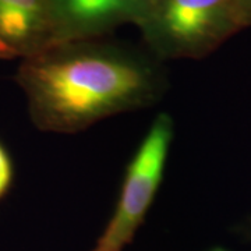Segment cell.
<instances>
[{
    "label": "cell",
    "instance_id": "cell-1",
    "mask_svg": "<svg viewBox=\"0 0 251 251\" xmlns=\"http://www.w3.org/2000/svg\"><path fill=\"white\" fill-rule=\"evenodd\" d=\"M16 82L36 128L60 134L152 106L168 85L150 52L105 38L48 46L20 62Z\"/></svg>",
    "mask_w": 251,
    "mask_h": 251
},
{
    "label": "cell",
    "instance_id": "cell-2",
    "mask_svg": "<svg viewBox=\"0 0 251 251\" xmlns=\"http://www.w3.org/2000/svg\"><path fill=\"white\" fill-rule=\"evenodd\" d=\"M135 27L159 62L205 57L243 29L237 0H148Z\"/></svg>",
    "mask_w": 251,
    "mask_h": 251
},
{
    "label": "cell",
    "instance_id": "cell-3",
    "mask_svg": "<svg viewBox=\"0 0 251 251\" xmlns=\"http://www.w3.org/2000/svg\"><path fill=\"white\" fill-rule=\"evenodd\" d=\"M172 140L173 120L162 113L128 163L113 215L91 251H125L133 242L161 186Z\"/></svg>",
    "mask_w": 251,
    "mask_h": 251
},
{
    "label": "cell",
    "instance_id": "cell-4",
    "mask_svg": "<svg viewBox=\"0 0 251 251\" xmlns=\"http://www.w3.org/2000/svg\"><path fill=\"white\" fill-rule=\"evenodd\" d=\"M147 1L48 0L50 45L102 39L122 25H137L143 17Z\"/></svg>",
    "mask_w": 251,
    "mask_h": 251
},
{
    "label": "cell",
    "instance_id": "cell-5",
    "mask_svg": "<svg viewBox=\"0 0 251 251\" xmlns=\"http://www.w3.org/2000/svg\"><path fill=\"white\" fill-rule=\"evenodd\" d=\"M50 45L48 0H0V59H25Z\"/></svg>",
    "mask_w": 251,
    "mask_h": 251
},
{
    "label": "cell",
    "instance_id": "cell-6",
    "mask_svg": "<svg viewBox=\"0 0 251 251\" xmlns=\"http://www.w3.org/2000/svg\"><path fill=\"white\" fill-rule=\"evenodd\" d=\"M13 180V168L6 150L0 145V198L6 196Z\"/></svg>",
    "mask_w": 251,
    "mask_h": 251
},
{
    "label": "cell",
    "instance_id": "cell-7",
    "mask_svg": "<svg viewBox=\"0 0 251 251\" xmlns=\"http://www.w3.org/2000/svg\"><path fill=\"white\" fill-rule=\"evenodd\" d=\"M237 13L243 29L251 27V0H237Z\"/></svg>",
    "mask_w": 251,
    "mask_h": 251
}]
</instances>
